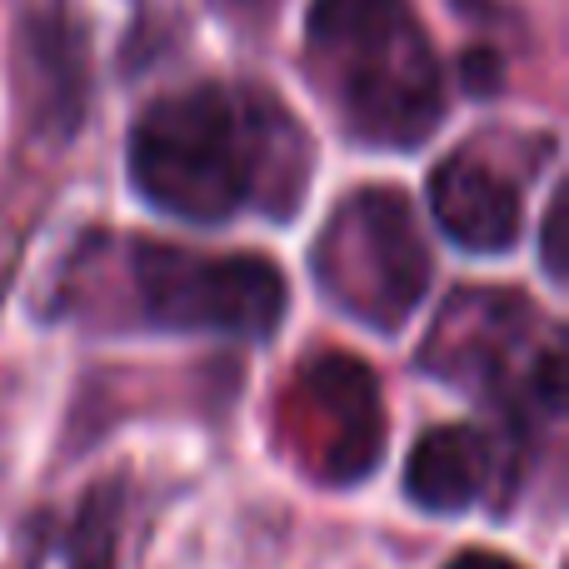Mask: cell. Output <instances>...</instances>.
<instances>
[{
    "mask_svg": "<svg viewBox=\"0 0 569 569\" xmlns=\"http://www.w3.org/2000/svg\"><path fill=\"white\" fill-rule=\"evenodd\" d=\"M430 216L465 256H510L525 236L520 186L470 150H455L430 170Z\"/></svg>",
    "mask_w": 569,
    "mask_h": 569,
    "instance_id": "cell-7",
    "label": "cell"
},
{
    "mask_svg": "<svg viewBox=\"0 0 569 569\" xmlns=\"http://www.w3.org/2000/svg\"><path fill=\"white\" fill-rule=\"evenodd\" d=\"M120 520H126V485L100 480L80 495L70 520L56 530L50 555L60 569H116L120 560Z\"/></svg>",
    "mask_w": 569,
    "mask_h": 569,
    "instance_id": "cell-9",
    "label": "cell"
},
{
    "mask_svg": "<svg viewBox=\"0 0 569 569\" xmlns=\"http://www.w3.org/2000/svg\"><path fill=\"white\" fill-rule=\"evenodd\" d=\"M305 66L350 140L415 150L445 120V66L415 0H310Z\"/></svg>",
    "mask_w": 569,
    "mask_h": 569,
    "instance_id": "cell-2",
    "label": "cell"
},
{
    "mask_svg": "<svg viewBox=\"0 0 569 569\" xmlns=\"http://www.w3.org/2000/svg\"><path fill=\"white\" fill-rule=\"evenodd\" d=\"M126 176L150 210L186 226H226L246 210L284 220L310 186V136L270 90L196 80L136 116Z\"/></svg>",
    "mask_w": 569,
    "mask_h": 569,
    "instance_id": "cell-1",
    "label": "cell"
},
{
    "mask_svg": "<svg viewBox=\"0 0 569 569\" xmlns=\"http://www.w3.org/2000/svg\"><path fill=\"white\" fill-rule=\"evenodd\" d=\"M460 76H465V86H470L475 96H495V90H500V60H495L490 46H475L470 56H465Z\"/></svg>",
    "mask_w": 569,
    "mask_h": 569,
    "instance_id": "cell-11",
    "label": "cell"
},
{
    "mask_svg": "<svg viewBox=\"0 0 569 569\" xmlns=\"http://www.w3.org/2000/svg\"><path fill=\"white\" fill-rule=\"evenodd\" d=\"M310 276L340 315L375 335H400L430 295L435 256L405 190H350L310 246Z\"/></svg>",
    "mask_w": 569,
    "mask_h": 569,
    "instance_id": "cell-4",
    "label": "cell"
},
{
    "mask_svg": "<svg viewBox=\"0 0 569 569\" xmlns=\"http://www.w3.org/2000/svg\"><path fill=\"white\" fill-rule=\"evenodd\" d=\"M500 485V440L480 425H435L405 460V500L425 515H465Z\"/></svg>",
    "mask_w": 569,
    "mask_h": 569,
    "instance_id": "cell-8",
    "label": "cell"
},
{
    "mask_svg": "<svg viewBox=\"0 0 569 569\" xmlns=\"http://www.w3.org/2000/svg\"><path fill=\"white\" fill-rule=\"evenodd\" d=\"M120 280L130 315L170 335L270 340L284 320V276L266 256H210L170 240H120Z\"/></svg>",
    "mask_w": 569,
    "mask_h": 569,
    "instance_id": "cell-5",
    "label": "cell"
},
{
    "mask_svg": "<svg viewBox=\"0 0 569 569\" xmlns=\"http://www.w3.org/2000/svg\"><path fill=\"white\" fill-rule=\"evenodd\" d=\"M420 370L495 405L515 435L565 415V335L520 290L460 284L425 335Z\"/></svg>",
    "mask_w": 569,
    "mask_h": 569,
    "instance_id": "cell-3",
    "label": "cell"
},
{
    "mask_svg": "<svg viewBox=\"0 0 569 569\" xmlns=\"http://www.w3.org/2000/svg\"><path fill=\"white\" fill-rule=\"evenodd\" d=\"M565 216H569V200H565V190H555L550 206H545V216H540V266L555 284L569 280V270H565Z\"/></svg>",
    "mask_w": 569,
    "mask_h": 569,
    "instance_id": "cell-10",
    "label": "cell"
},
{
    "mask_svg": "<svg viewBox=\"0 0 569 569\" xmlns=\"http://www.w3.org/2000/svg\"><path fill=\"white\" fill-rule=\"evenodd\" d=\"M445 569H525V565H515L510 555H495V550H460Z\"/></svg>",
    "mask_w": 569,
    "mask_h": 569,
    "instance_id": "cell-12",
    "label": "cell"
},
{
    "mask_svg": "<svg viewBox=\"0 0 569 569\" xmlns=\"http://www.w3.org/2000/svg\"><path fill=\"white\" fill-rule=\"evenodd\" d=\"M284 455L325 490H355L385 460L390 415L380 380L345 350L310 355L280 400Z\"/></svg>",
    "mask_w": 569,
    "mask_h": 569,
    "instance_id": "cell-6",
    "label": "cell"
}]
</instances>
